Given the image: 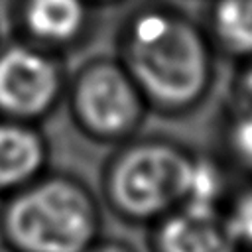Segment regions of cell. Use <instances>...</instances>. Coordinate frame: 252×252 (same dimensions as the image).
<instances>
[{"label":"cell","instance_id":"cell-6","mask_svg":"<svg viewBox=\"0 0 252 252\" xmlns=\"http://www.w3.org/2000/svg\"><path fill=\"white\" fill-rule=\"evenodd\" d=\"M91 6L89 0H14L16 35L61 53L87 37Z\"/></svg>","mask_w":252,"mask_h":252},{"label":"cell","instance_id":"cell-15","mask_svg":"<svg viewBox=\"0 0 252 252\" xmlns=\"http://www.w3.org/2000/svg\"><path fill=\"white\" fill-rule=\"evenodd\" d=\"M91 4H112V2H118V0H89Z\"/></svg>","mask_w":252,"mask_h":252},{"label":"cell","instance_id":"cell-14","mask_svg":"<svg viewBox=\"0 0 252 252\" xmlns=\"http://www.w3.org/2000/svg\"><path fill=\"white\" fill-rule=\"evenodd\" d=\"M85 252H138L132 244L118 240V238H102L98 236Z\"/></svg>","mask_w":252,"mask_h":252},{"label":"cell","instance_id":"cell-1","mask_svg":"<svg viewBox=\"0 0 252 252\" xmlns=\"http://www.w3.org/2000/svg\"><path fill=\"white\" fill-rule=\"evenodd\" d=\"M215 45L185 12L148 4L120 30L118 61L130 73L150 110L185 114L197 108L215 83Z\"/></svg>","mask_w":252,"mask_h":252},{"label":"cell","instance_id":"cell-3","mask_svg":"<svg viewBox=\"0 0 252 252\" xmlns=\"http://www.w3.org/2000/svg\"><path fill=\"white\" fill-rule=\"evenodd\" d=\"M193 152L169 138H130L106 161L102 195L126 222L152 224L185 199Z\"/></svg>","mask_w":252,"mask_h":252},{"label":"cell","instance_id":"cell-13","mask_svg":"<svg viewBox=\"0 0 252 252\" xmlns=\"http://www.w3.org/2000/svg\"><path fill=\"white\" fill-rule=\"evenodd\" d=\"M232 100L252 104V57L240 61V69H238L236 79H234Z\"/></svg>","mask_w":252,"mask_h":252},{"label":"cell","instance_id":"cell-11","mask_svg":"<svg viewBox=\"0 0 252 252\" xmlns=\"http://www.w3.org/2000/svg\"><path fill=\"white\" fill-rule=\"evenodd\" d=\"M222 144L228 161L252 175V104L234 102L222 126Z\"/></svg>","mask_w":252,"mask_h":252},{"label":"cell","instance_id":"cell-7","mask_svg":"<svg viewBox=\"0 0 252 252\" xmlns=\"http://www.w3.org/2000/svg\"><path fill=\"white\" fill-rule=\"evenodd\" d=\"M150 226L152 252H242L222 209L179 205Z\"/></svg>","mask_w":252,"mask_h":252},{"label":"cell","instance_id":"cell-16","mask_svg":"<svg viewBox=\"0 0 252 252\" xmlns=\"http://www.w3.org/2000/svg\"><path fill=\"white\" fill-rule=\"evenodd\" d=\"M0 41H2V37H0Z\"/></svg>","mask_w":252,"mask_h":252},{"label":"cell","instance_id":"cell-8","mask_svg":"<svg viewBox=\"0 0 252 252\" xmlns=\"http://www.w3.org/2000/svg\"><path fill=\"white\" fill-rule=\"evenodd\" d=\"M49 156L39 124L0 116V199L49 171Z\"/></svg>","mask_w":252,"mask_h":252},{"label":"cell","instance_id":"cell-5","mask_svg":"<svg viewBox=\"0 0 252 252\" xmlns=\"http://www.w3.org/2000/svg\"><path fill=\"white\" fill-rule=\"evenodd\" d=\"M61 53L24 37L0 41V116L41 124L65 100Z\"/></svg>","mask_w":252,"mask_h":252},{"label":"cell","instance_id":"cell-10","mask_svg":"<svg viewBox=\"0 0 252 252\" xmlns=\"http://www.w3.org/2000/svg\"><path fill=\"white\" fill-rule=\"evenodd\" d=\"M230 191L232 189L228 183L226 165L213 156L193 154L187 177V191L181 205L222 209Z\"/></svg>","mask_w":252,"mask_h":252},{"label":"cell","instance_id":"cell-4","mask_svg":"<svg viewBox=\"0 0 252 252\" xmlns=\"http://www.w3.org/2000/svg\"><path fill=\"white\" fill-rule=\"evenodd\" d=\"M65 102L73 124L87 138L104 144L134 138L150 110L118 57H94L83 63L67 81Z\"/></svg>","mask_w":252,"mask_h":252},{"label":"cell","instance_id":"cell-9","mask_svg":"<svg viewBox=\"0 0 252 252\" xmlns=\"http://www.w3.org/2000/svg\"><path fill=\"white\" fill-rule=\"evenodd\" d=\"M205 30L217 51L252 57V0H211Z\"/></svg>","mask_w":252,"mask_h":252},{"label":"cell","instance_id":"cell-12","mask_svg":"<svg viewBox=\"0 0 252 252\" xmlns=\"http://www.w3.org/2000/svg\"><path fill=\"white\" fill-rule=\"evenodd\" d=\"M222 213L240 250L252 252V183L230 191Z\"/></svg>","mask_w":252,"mask_h":252},{"label":"cell","instance_id":"cell-2","mask_svg":"<svg viewBox=\"0 0 252 252\" xmlns=\"http://www.w3.org/2000/svg\"><path fill=\"white\" fill-rule=\"evenodd\" d=\"M100 230L98 199L69 173L49 169L0 199V242L8 252H85Z\"/></svg>","mask_w":252,"mask_h":252}]
</instances>
